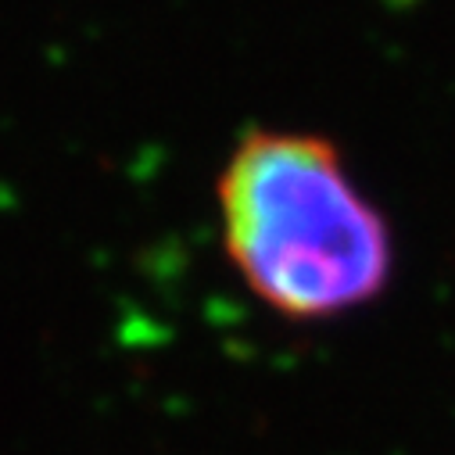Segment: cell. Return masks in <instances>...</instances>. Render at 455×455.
<instances>
[{"label": "cell", "mask_w": 455, "mask_h": 455, "mask_svg": "<svg viewBox=\"0 0 455 455\" xmlns=\"http://www.w3.org/2000/svg\"><path fill=\"white\" fill-rule=\"evenodd\" d=\"M226 259L291 323L352 315L395 280V234L337 140L312 130H248L215 180Z\"/></svg>", "instance_id": "1"}]
</instances>
